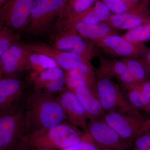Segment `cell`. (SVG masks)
Returning <instances> with one entry per match:
<instances>
[{
	"mask_svg": "<svg viewBox=\"0 0 150 150\" xmlns=\"http://www.w3.org/2000/svg\"><path fill=\"white\" fill-rule=\"evenodd\" d=\"M24 113L25 134L44 131L67 121L56 98L39 91L28 94Z\"/></svg>",
	"mask_w": 150,
	"mask_h": 150,
	"instance_id": "cell-1",
	"label": "cell"
},
{
	"mask_svg": "<svg viewBox=\"0 0 150 150\" xmlns=\"http://www.w3.org/2000/svg\"><path fill=\"white\" fill-rule=\"evenodd\" d=\"M67 121L41 132L25 134L14 150H61L75 144L85 132Z\"/></svg>",
	"mask_w": 150,
	"mask_h": 150,
	"instance_id": "cell-2",
	"label": "cell"
},
{
	"mask_svg": "<svg viewBox=\"0 0 150 150\" xmlns=\"http://www.w3.org/2000/svg\"><path fill=\"white\" fill-rule=\"evenodd\" d=\"M24 109L0 113V150H14L25 135Z\"/></svg>",
	"mask_w": 150,
	"mask_h": 150,
	"instance_id": "cell-3",
	"label": "cell"
},
{
	"mask_svg": "<svg viewBox=\"0 0 150 150\" xmlns=\"http://www.w3.org/2000/svg\"><path fill=\"white\" fill-rule=\"evenodd\" d=\"M102 117L122 139L132 144L137 134L149 119L139 112H129L118 110L105 112Z\"/></svg>",
	"mask_w": 150,
	"mask_h": 150,
	"instance_id": "cell-4",
	"label": "cell"
},
{
	"mask_svg": "<svg viewBox=\"0 0 150 150\" xmlns=\"http://www.w3.org/2000/svg\"><path fill=\"white\" fill-rule=\"evenodd\" d=\"M68 0H33L29 20L30 32L38 34L45 31L56 16H61Z\"/></svg>",
	"mask_w": 150,
	"mask_h": 150,
	"instance_id": "cell-5",
	"label": "cell"
},
{
	"mask_svg": "<svg viewBox=\"0 0 150 150\" xmlns=\"http://www.w3.org/2000/svg\"><path fill=\"white\" fill-rule=\"evenodd\" d=\"M95 88L103 108L105 112L118 110L123 112H139L132 107L119 86L110 79H98Z\"/></svg>",
	"mask_w": 150,
	"mask_h": 150,
	"instance_id": "cell-6",
	"label": "cell"
},
{
	"mask_svg": "<svg viewBox=\"0 0 150 150\" xmlns=\"http://www.w3.org/2000/svg\"><path fill=\"white\" fill-rule=\"evenodd\" d=\"M87 132L101 150L131 149L132 144L122 139L102 116L88 121Z\"/></svg>",
	"mask_w": 150,
	"mask_h": 150,
	"instance_id": "cell-7",
	"label": "cell"
},
{
	"mask_svg": "<svg viewBox=\"0 0 150 150\" xmlns=\"http://www.w3.org/2000/svg\"><path fill=\"white\" fill-rule=\"evenodd\" d=\"M33 0H8L1 6V25L13 29H21L29 21Z\"/></svg>",
	"mask_w": 150,
	"mask_h": 150,
	"instance_id": "cell-8",
	"label": "cell"
},
{
	"mask_svg": "<svg viewBox=\"0 0 150 150\" xmlns=\"http://www.w3.org/2000/svg\"><path fill=\"white\" fill-rule=\"evenodd\" d=\"M24 89L23 83L17 76L1 77L0 113L23 107L27 96Z\"/></svg>",
	"mask_w": 150,
	"mask_h": 150,
	"instance_id": "cell-9",
	"label": "cell"
},
{
	"mask_svg": "<svg viewBox=\"0 0 150 150\" xmlns=\"http://www.w3.org/2000/svg\"><path fill=\"white\" fill-rule=\"evenodd\" d=\"M55 98L64 112L67 121L84 132H87V114L74 92L65 88Z\"/></svg>",
	"mask_w": 150,
	"mask_h": 150,
	"instance_id": "cell-10",
	"label": "cell"
},
{
	"mask_svg": "<svg viewBox=\"0 0 150 150\" xmlns=\"http://www.w3.org/2000/svg\"><path fill=\"white\" fill-rule=\"evenodd\" d=\"M30 83L33 90L39 91L54 96L64 89L65 71L57 66L40 72H31Z\"/></svg>",
	"mask_w": 150,
	"mask_h": 150,
	"instance_id": "cell-11",
	"label": "cell"
},
{
	"mask_svg": "<svg viewBox=\"0 0 150 150\" xmlns=\"http://www.w3.org/2000/svg\"><path fill=\"white\" fill-rule=\"evenodd\" d=\"M29 49L27 46L15 43L0 56L1 76H16L18 73L28 70L27 57Z\"/></svg>",
	"mask_w": 150,
	"mask_h": 150,
	"instance_id": "cell-12",
	"label": "cell"
},
{
	"mask_svg": "<svg viewBox=\"0 0 150 150\" xmlns=\"http://www.w3.org/2000/svg\"><path fill=\"white\" fill-rule=\"evenodd\" d=\"M97 43L108 54L123 59L141 58L148 49L141 44H134L123 36L115 34L107 35Z\"/></svg>",
	"mask_w": 150,
	"mask_h": 150,
	"instance_id": "cell-13",
	"label": "cell"
},
{
	"mask_svg": "<svg viewBox=\"0 0 150 150\" xmlns=\"http://www.w3.org/2000/svg\"><path fill=\"white\" fill-rule=\"evenodd\" d=\"M53 46L62 51L80 55L89 60L91 58V43L74 30H69L57 35L53 40Z\"/></svg>",
	"mask_w": 150,
	"mask_h": 150,
	"instance_id": "cell-14",
	"label": "cell"
},
{
	"mask_svg": "<svg viewBox=\"0 0 150 150\" xmlns=\"http://www.w3.org/2000/svg\"><path fill=\"white\" fill-rule=\"evenodd\" d=\"M30 51L47 55L52 58L65 71L72 69L90 60L80 55L62 51L42 43H35L27 46Z\"/></svg>",
	"mask_w": 150,
	"mask_h": 150,
	"instance_id": "cell-15",
	"label": "cell"
},
{
	"mask_svg": "<svg viewBox=\"0 0 150 150\" xmlns=\"http://www.w3.org/2000/svg\"><path fill=\"white\" fill-rule=\"evenodd\" d=\"M95 82V72L90 61L65 71V88L71 91L79 87L93 86Z\"/></svg>",
	"mask_w": 150,
	"mask_h": 150,
	"instance_id": "cell-16",
	"label": "cell"
},
{
	"mask_svg": "<svg viewBox=\"0 0 150 150\" xmlns=\"http://www.w3.org/2000/svg\"><path fill=\"white\" fill-rule=\"evenodd\" d=\"M65 24L69 30H74L81 37L98 43L107 35L114 34L110 25L104 23L89 24L81 21L66 19Z\"/></svg>",
	"mask_w": 150,
	"mask_h": 150,
	"instance_id": "cell-17",
	"label": "cell"
},
{
	"mask_svg": "<svg viewBox=\"0 0 150 150\" xmlns=\"http://www.w3.org/2000/svg\"><path fill=\"white\" fill-rule=\"evenodd\" d=\"M94 85L79 87L73 91L84 108L89 121L102 116L105 112L98 96Z\"/></svg>",
	"mask_w": 150,
	"mask_h": 150,
	"instance_id": "cell-18",
	"label": "cell"
},
{
	"mask_svg": "<svg viewBox=\"0 0 150 150\" xmlns=\"http://www.w3.org/2000/svg\"><path fill=\"white\" fill-rule=\"evenodd\" d=\"M145 5L137 11H128L123 13L111 14L108 20L110 26L118 29L129 30L137 27L150 19H148L144 12Z\"/></svg>",
	"mask_w": 150,
	"mask_h": 150,
	"instance_id": "cell-19",
	"label": "cell"
},
{
	"mask_svg": "<svg viewBox=\"0 0 150 150\" xmlns=\"http://www.w3.org/2000/svg\"><path fill=\"white\" fill-rule=\"evenodd\" d=\"M128 71L126 64L123 60H103L95 72V75L98 79L103 78L110 79L117 78Z\"/></svg>",
	"mask_w": 150,
	"mask_h": 150,
	"instance_id": "cell-20",
	"label": "cell"
},
{
	"mask_svg": "<svg viewBox=\"0 0 150 150\" xmlns=\"http://www.w3.org/2000/svg\"><path fill=\"white\" fill-rule=\"evenodd\" d=\"M57 66L58 65L56 62L49 56L29 50L27 57V67L28 70H31V72H40Z\"/></svg>",
	"mask_w": 150,
	"mask_h": 150,
	"instance_id": "cell-21",
	"label": "cell"
},
{
	"mask_svg": "<svg viewBox=\"0 0 150 150\" xmlns=\"http://www.w3.org/2000/svg\"><path fill=\"white\" fill-rule=\"evenodd\" d=\"M132 107L139 111L143 110L149 112L150 100L142 93L139 83L135 84L123 92Z\"/></svg>",
	"mask_w": 150,
	"mask_h": 150,
	"instance_id": "cell-22",
	"label": "cell"
},
{
	"mask_svg": "<svg viewBox=\"0 0 150 150\" xmlns=\"http://www.w3.org/2000/svg\"><path fill=\"white\" fill-rule=\"evenodd\" d=\"M123 60L126 64L128 71L137 83H140L149 79V68L141 58H129Z\"/></svg>",
	"mask_w": 150,
	"mask_h": 150,
	"instance_id": "cell-23",
	"label": "cell"
},
{
	"mask_svg": "<svg viewBox=\"0 0 150 150\" xmlns=\"http://www.w3.org/2000/svg\"><path fill=\"white\" fill-rule=\"evenodd\" d=\"M123 37L134 44H141L150 40V20L129 30Z\"/></svg>",
	"mask_w": 150,
	"mask_h": 150,
	"instance_id": "cell-24",
	"label": "cell"
},
{
	"mask_svg": "<svg viewBox=\"0 0 150 150\" xmlns=\"http://www.w3.org/2000/svg\"><path fill=\"white\" fill-rule=\"evenodd\" d=\"M96 0H68L64 12L61 16L72 17L80 14L91 8Z\"/></svg>",
	"mask_w": 150,
	"mask_h": 150,
	"instance_id": "cell-25",
	"label": "cell"
},
{
	"mask_svg": "<svg viewBox=\"0 0 150 150\" xmlns=\"http://www.w3.org/2000/svg\"><path fill=\"white\" fill-rule=\"evenodd\" d=\"M131 150H150V118L134 139Z\"/></svg>",
	"mask_w": 150,
	"mask_h": 150,
	"instance_id": "cell-26",
	"label": "cell"
},
{
	"mask_svg": "<svg viewBox=\"0 0 150 150\" xmlns=\"http://www.w3.org/2000/svg\"><path fill=\"white\" fill-rule=\"evenodd\" d=\"M18 36L10 28L2 27L0 31V56L16 43Z\"/></svg>",
	"mask_w": 150,
	"mask_h": 150,
	"instance_id": "cell-27",
	"label": "cell"
},
{
	"mask_svg": "<svg viewBox=\"0 0 150 150\" xmlns=\"http://www.w3.org/2000/svg\"><path fill=\"white\" fill-rule=\"evenodd\" d=\"M61 150H101L88 132H85L80 140L75 144Z\"/></svg>",
	"mask_w": 150,
	"mask_h": 150,
	"instance_id": "cell-28",
	"label": "cell"
},
{
	"mask_svg": "<svg viewBox=\"0 0 150 150\" xmlns=\"http://www.w3.org/2000/svg\"><path fill=\"white\" fill-rule=\"evenodd\" d=\"M103 2L113 13H123L130 11L132 4L124 0H102Z\"/></svg>",
	"mask_w": 150,
	"mask_h": 150,
	"instance_id": "cell-29",
	"label": "cell"
},
{
	"mask_svg": "<svg viewBox=\"0 0 150 150\" xmlns=\"http://www.w3.org/2000/svg\"><path fill=\"white\" fill-rule=\"evenodd\" d=\"M123 87V90L129 88L135 84L138 83L129 71L116 78Z\"/></svg>",
	"mask_w": 150,
	"mask_h": 150,
	"instance_id": "cell-30",
	"label": "cell"
},
{
	"mask_svg": "<svg viewBox=\"0 0 150 150\" xmlns=\"http://www.w3.org/2000/svg\"><path fill=\"white\" fill-rule=\"evenodd\" d=\"M103 18L104 21H108L111 16V11L103 2L96 1L93 7Z\"/></svg>",
	"mask_w": 150,
	"mask_h": 150,
	"instance_id": "cell-31",
	"label": "cell"
},
{
	"mask_svg": "<svg viewBox=\"0 0 150 150\" xmlns=\"http://www.w3.org/2000/svg\"><path fill=\"white\" fill-rule=\"evenodd\" d=\"M140 89L147 98L150 100V80L139 83Z\"/></svg>",
	"mask_w": 150,
	"mask_h": 150,
	"instance_id": "cell-32",
	"label": "cell"
},
{
	"mask_svg": "<svg viewBox=\"0 0 150 150\" xmlns=\"http://www.w3.org/2000/svg\"><path fill=\"white\" fill-rule=\"evenodd\" d=\"M140 58L147 66L149 69V67H150V47L148 48L144 55Z\"/></svg>",
	"mask_w": 150,
	"mask_h": 150,
	"instance_id": "cell-33",
	"label": "cell"
},
{
	"mask_svg": "<svg viewBox=\"0 0 150 150\" xmlns=\"http://www.w3.org/2000/svg\"><path fill=\"white\" fill-rule=\"evenodd\" d=\"M126 1L127 2H129L132 4V3H134L135 2H138L139 1H141V0H124Z\"/></svg>",
	"mask_w": 150,
	"mask_h": 150,
	"instance_id": "cell-34",
	"label": "cell"
},
{
	"mask_svg": "<svg viewBox=\"0 0 150 150\" xmlns=\"http://www.w3.org/2000/svg\"><path fill=\"white\" fill-rule=\"evenodd\" d=\"M8 1V0H0V6H1L5 4Z\"/></svg>",
	"mask_w": 150,
	"mask_h": 150,
	"instance_id": "cell-35",
	"label": "cell"
},
{
	"mask_svg": "<svg viewBox=\"0 0 150 150\" xmlns=\"http://www.w3.org/2000/svg\"><path fill=\"white\" fill-rule=\"evenodd\" d=\"M26 150H49L41 149H31Z\"/></svg>",
	"mask_w": 150,
	"mask_h": 150,
	"instance_id": "cell-36",
	"label": "cell"
},
{
	"mask_svg": "<svg viewBox=\"0 0 150 150\" xmlns=\"http://www.w3.org/2000/svg\"><path fill=\"white\" fill-rule=\"evenodd\" d=\"M149 74L150 75V67H149Z\"/></svg>",
	"mask_w": 150,
	"mask_h": 150,
	"instance_id": "cell-37",
	"label": "cell"
},
{
	"mask_svg": "<svg viewBox=\"0 0 150 150\" xmlns=\"http://www.w3.org/2000/svg\"><path fill=\"white\" fill-rule=\"evenodd\" d=\"M149 112L150 113V105H149Z\"/></svg>",
	"mask_w": 150,
	"mask_h": 150,
	"instance_id": "cell-38",
	"label": "cell"
}]
</instances>
